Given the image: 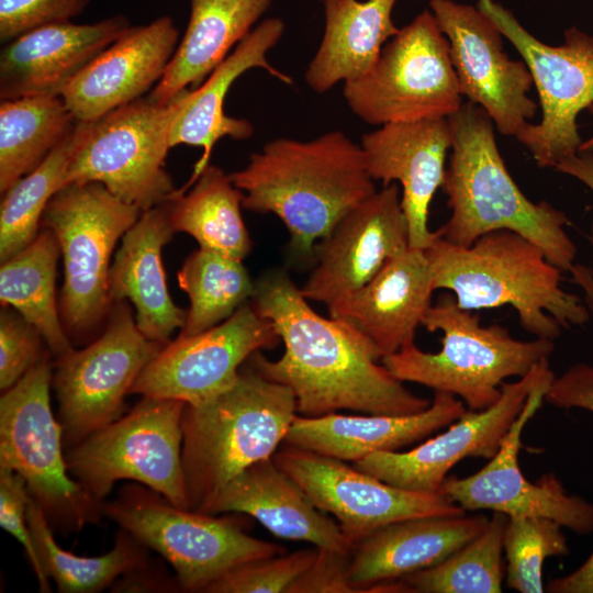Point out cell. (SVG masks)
Here are the masks:
<instances>
[{
    "label": "cell",
    "mask_w": 593,
    "mask_h": 593,
    "mask_svg": "<svg viewBox=\"0 0 593 593\" xmlns=\"http://www.w3.org/2000/svg\"><path fill=\"white\" fill-rule=\"evenodd\" d=\"M309 302L283 269L265 272L251 298L256 310L272 322L284 351L277 360L257 351L247 362L293 392L299 415L317 417L343 410L405 415L430 405L379 363L381 356L361 332L343 320L322 316Z\"/></svg>",
    "instance_id": "cell-1"
},
{
    "label": "cell",
    "mask_w": 593,
    "mask_h": 593,
    "mask_svg": "<svg viewBox=\"0 0 593 593\" xmlns=\"http://www.w3.org/2000/svg\"><path fill=\"white\" fill-rule=\"evenodd\" d=\"M243 208L278 216L300 258H314L317 243L353 208L376 191L360 144L340 131L311 141L276 138L231 172Z\"/></svg>",
    "instance_id": "cell-2"
},
{
    "label": "cell",
    "mask_w": 593,
    "mask_h": 593,
    "mask_svg": "<svg viewBox=\"0 0 593 593\" xmlns=\"http://www.w3.org/2000/svg\"><path fill=\"white\" fill-rule=\"evenodd\" d=\"M448 121L452 143L441 189L451 214L440 235L468 247L486 233L508 230L537 245L559 269L570 271L577 247L566 232L568 216L522 192L499 152L489 114L467 101Z\"/></svg>",
    "instance_id": "cell-3"
},
{
    "label": "cell",
    "mask_w": 593,
    "mask_h": 593,
    "mask_svg": "<svg viewBox=\"0 0 593 593\" xmlns=\"http://www.w3.org/2000/svg\"><path fill=\"white\" fill-rule=\"evenodd\" d=\"M425 253L435 290L451 291L463 310L512 306L521 326L536 338L555 340L562 328L591 317L584 300L562 288V270L515 232L493 231L463 247L437 230Z\"/></svg>",
    "instance_id": "cell-4"
},
{
    "label": "cell",
    "mask_w": 593,
    "mask_h": 593,
    "mask_svg": "<svg viewBox=\"0 0 593 593\" xmlns=\"http://www.w3.org/2000/svg\"><path fill=\"white\" fill-rule=\"evenodd\" d=\"M296 415L293 392L247 361L227 390L202 404H186L182 465L189 510L204 513L235 477L271 458Z\"/></svg>",
    "instance_id": "cell-5"
},
{
    "label": "cell",
    "mask_w": 593,
    "mask_h": 593,
    "mask_svg": "<svg viewBox=\"0 0 593 593\" xmlns=\"http://www.w3.org/2000/svg\"><path fill=\"white\" fill-rule=\"evenodd\" d=\"M422 326L443 333L437 353L413 343L381 362L398 380L452 394L472 411L493 405L506 379L524 377L555 350V340L516 339L499 324L481 325L480 316L459 307L454 295L432 304Z\"/></svg>",
    "instance_id": "cell-6"
},
{
    "label": "cell",
    "mask_w": 593,
    "mask_h": 593,
    "mask_svg": "<svg viewBox=\"0 0 593 593\" xmlns=\"http://www.w3.org/2000/svg\"><path fill=\"white\" fill-rule=\"evenodd\" d=\"M187 91L167 103L144 96L94 121H77L61 188L99 182L142 212L171 200L178 189L165 169V159Z\"/></svg>",
    "instance_id": "cell-7"
},
{
    "label": "cell",
    "mask_w": 593,
    "mask_h": 593,
    "mask_svg": "<svg viewBox=\"0 0 593 593\" xmlns=\"http://www.w3.org/2000/svg\"><path fill=\"white\" fill-rule=\"evenodd\" d=\"M51 351L0 398V468L20 474L53 530L82 529L103 504L70 475L63 428L51 405Z\"/></svg>",
    "instance_id": "cell-8"
},
{
    "label": "cell",
    "mask_w": 593,
    "mask_h": 593,
    "mask_svg": "<svg viewBox=\"0 0 593 593\" xmlns=\"http://www.w3.org/2000/svg\"><path fill=\"white\" fill-rule=\"evenodd\" d=\"M102 511L171 564L181 592L203 593L233 568L284 552L247 534L236 519L178 507L136 482L123 485Z\"/></svg>",
    "instance_id": "cell-9"
},
{
    "label": "cell",
    "mask_w": 593,
    "mask_h": 593,
    "mask_svg": "<svg viewBox=\"0 0 593 593\" xmlns=\"http://www.w3.org/2000/svg\"><path fill=\"white\" fill-rule=\"evenodd\" d=\"M142 213L94 181L67 184L46 205L41 227L52 230L59 244V313L69 338L87 339L109 315L111 255Z\"/></svg>",
    "instance_id": "cell-10"
},
{
    "label": "cell",
    "mask_w": 593,
    "mask_h": 593,
    "mask_svg": "<svg viewBox=\"0 0 593 593\" xmlns=\"http://www.w3.org/2000/svg\"><path fill=\"white\" fill-rule=\"evenodd\" d=\"M186 403L143 396L126 414L66 450L70 475L99 503L120 480L143 484L189 508L182 465Z\"/></svg>",
    "instance_id": "cell-11"
},
{
    "label": "cell",
    "mask_w": 593,
    "mask_h": 593,
    "mask_svg": "<svg viewBox=\"0 0 593 593\" xmlns=\"http://www.w3.org/2000/svg\"><path fill=\"white\" fill-rule=\"evenodd\" d=\"M351 112L371 125L449 118L462 105L448 38L430 11L388 41L373 66L344 82Z\"/></svg>",
    "instance_id": "cell-12"
},
{
    "label": "cell",
    "mask_w": 593,
    "mask_h": 593,
    "mask_svg": "<svg viewBox=\"0 0 593 593\" xmlns=\"http://www.w3.org/2000/svg\"><path fill=\"white\" fill-rule=\"evenodd\" d=\"M163 346L141 332L123 300L112 302L96 339L56 358L52 387L65 450L123 415L126 395Z\"/></svg>",
    "instance_id": "cell-13"
},
{
    "label": "cell",
    "mask_w": 593,
    "mask_h": 593,
    "mask_svg": "<svg viewBox=\"0 0 593 593\" xmlns=\"http://www.w3.org/2000/svg\"><path fill=\"white\" fill-rule=\"evenodd\" d=\"M477 7L521 54L538 92L540 122L527 123L515 137L537 166L555 168L577 155L583 142L577 118L593 103V35L572 26L564 32L562 45L551 46L530 34L501 3L478 0Z\"/></svg>",
    "instance_id": "cell-14"
},
{
    "label": "cell",
    "mask_w": 593,
    "mask_h": 593,
    "mask_svg": "<svg viewBox=\"0 0 593 593\" xmlns=\"http://www.w3.org/2000/svg\"><path fill=\"white\" fill-rule=\"evenodd\" d=\"M272 459L320 511L336 518L353 547L394 522L466 514L441 492L423 493L398 488L346 461L306 449L284 444Z\"/></svg>",
    "instance_id": "cell-15"
},
{
    "label": "cell",
    "mask_w": 593,
    "mask_h": 593,
    "mask_svg": "<svg viewBox=\"0 0 593 593\" xmlns=\"http://www.w3.org/2000/svg\"><path fill=\"white\" fill-rule=\"evenodd\" d=\"M280 342L272 322L247 302L214 327L178 335L164 345L137 377L131 394L202 404L227 390L251 355L273 349Z\"/></svg>",
    "instance_id": "cell-16"
},
{
    "label": "cell",
    "mask_w": 593,
    "mask_h": 593,
    "mask_svg": "<svg viewBox=\"0 0 593 593\" xmlns=\"http://www.w3.org/2000/svg\"><path fill=\"white\" fill-rule=\"evenodd\" d=\"M555 377L550 368L542 373L496 455L468 477L448 475L439 492L466 512L489 510L508 517H544L580 535L593 533L591 502L569 494L555 473L529 481L518 465L523 429L541 406Z\"/></svg>",
    "instance_id": "cell-17"
},
{
    "label": "cell",
    "mask_w": 593,
    "mask_h": 593,
    "mask_svg": "<svg viewBox=\"0 0 593 593\" xmlns=\"http://www.w3.org/2000/svg\"><path fill=\"white\" fill-rule=\"evenodd\" d=\"M429 9L449 41L462 97L481 107L503 135L516 136L538 108L527 96L533 86L527 65L504 53V36L478 7L429 0Z\"/></svg>",
    "instance_id": "cell-18"
},
{
    "label": "cell",
    "mask_w": 593,
    "mask_h": 593,
    "mask_svg": "<svg viewBox=\"0 0 593 593\" xmlns=\"http://www.w3.org/2000/svg\"><path fill=\"white\" fill-rule=\"evenodd\" d=\"M549 359L514 382H504L500 399L480 411L466 412L447 429L406 451L369 455L353 465L389 484L410 491L436 493L450 469L466 458H493L542 373Z\"/></svg>",
    "instance_id": "cell-19"
},
{
    "label": "cell",
    "mask_w": 593,
    "mask_h": 593,
    "mask_svg": "<svg viewBox=\"0 0 593 593\" xmlns=\"http://www.w3.org/2000/svg\"><path fill=\"white\" fill-rule=\"evenodd\" d=\"M409 246L400 187L392 182L348 211L317 243L301 293L329 306L362 288Z\"/></svg>",
    "instance_id": "cell-20"
},
{
    "label": "cell",
    "mask_w": 593,
    "mask_h": 593,
    "mask_svg": "<svg viewBox=\"0 0 593 593\" xmlns=\"http://www.w3.org/2000/svg\"><path fill=\"white\" fill-rule=\"evenodd\" d=\"M448 118L390 123L361 137L367 169L383 186L401 184L410 246L425 249L437 235L428 227L429 206L441 188L451 149Z\"/></svg>",
    "instance_id": "cell-21"
},
{
    "label": "cell",
    "mask_w": 593,
    "mask_h": 593,
    "mask_svg": "<svg viewBox=\"0 0 593 593\" xmlns=\"http://www.w3.org/2000/svg\"><path fill=\"white\" fill-rule=\"evenodd\" d=\"M179 31L169 15L131 26L102 51L64 90L77 121H94L135 101L165 75Z\"/></svg>",
    "instance_id": "cell-22"
},
{
    "label": "cell",
    "mask_w": 593,
    "mask_h": 593,
    "mask_svg": "<svg viewBox=\"0 0 593 593\" xmlns=\"http://www.w3.org/2000/svg\"><path fill=\"white\" fill-rule=\"evenodd\" d=\"M131 26L125 15L114 14L89 24H48L14 38L0 53V101L61 96Z\"/></svg>",
    "instance_id": "cell-23"
},
{
    "label": "cell",
    "mask_w": 593,
    "mask_h": 593,
    "mask_svg": "<svg viewBox=\"0 0 593 593\" xmlns=\"http://www.w3.org/2000/svg\"><path fill=\"white\" fill-rule=\"evenodd\" d=\"M434 291L425 249L409 246L391 257L362 288L327 306V311L361 332L382 359L414 343Z\"/></svg>",
    "instance_id": "cell-24"
},
{
    "label": "cell",
    "mask_w": 593,
    "mask_h": 593,
    "mask_svg": "<svg viewBox=\"0 0 593 593\" xmlns=\"http://www.w3.org/2000/svg\"><path fill=\"white\" fill-rule=\"evenodd\" d=\"M283 32L284 22L280 18L261 21L199 87L188 89L171 127L170 147L182 144L202 147V155L179 192L188 190L210 164L212 149L221 138L247 139L253 136L254 126L248 120L224 112L225 97L238 77L251 68H262L283 83L292 85L291 77L267 59V53L280 41Z\"/></svg>",
    "instance_id": "cell-25"
},
{
    "label": "cell",
    "mask_w": 593,
    "mask_h": 593,
    "mask_svg": "<svg viewBox=\"0 0 593 593\" xmlns=\"http://www.w3.org/2000/svg\"><path fill=\"white\" fill-rule=\"evenodd\" d=\"M467 407L457 396L435 392L430 405L405 415H296L284 444L343 461L356 462L376 452L400 451L423 441L460 417Z\"/></svg>",
    "instance_id": "cell-26"
},
{
    "label": "cell",
    "mask_w": 593,
    "mask_h": 593,
    "mask_svg": "<svg viewBox=\"0 0 593 593\" xmlns=\"http://www.w3.org/2000/svg\"><path fill=\"white\" fill-rule=\"evenodd\" d=\"M489 518L434 515L388 524L353 547L349 579L357 592L433 567L477 537Z\"/></svg>",
    "instance_id": "cell-27"
},
{
    "label": "cell",
    "mask_w": 593,
    "mask_h": 593,
    "mask_svg": "<svg viewBox=\"0 0 593 593\" xmlns=\"http://www.w3.org/2000/svg\"><path fill=\"white\" fill-rule=\"evenodd\" d=\"M174 234L167 202L144 211L123 235L109 272L111 302L128 300L141 332L163 345L187 317L168 292L161 257Z\"/></svg>",
    "instance_id": "cell-28"
},
{
    "label": "cell",
    "mask_w": 593,
    "mask_h": 593,
    "mask_svg": "<svg viewBox=\"0 0 593 593\" xmlns=\"http://www.w3.org/2000/svg\"><path fill=\"white\" fill-rule=\"evenodd\" d=\"M227 512L254 517L279 538L302 540L345 553L353 550L338 523L323 514L272 457L251 465L235 477L204 513Z\"/></svg>",
    "instance_id": "cell-29"
},
{
    "label": "cell",
    "mask_w": 593,
    "mask_h": 593,
    "mask_svg": "<svg viewBox=\"0 0 593 593\" xmlns=\"http://www.w3.org/2000/svg\"><path fill=\"white\" fill-rule=\"evenodd\" d=\"M322 1L324 33L304 76L317 93L365 75L400 30L392 20L398 0Z\"/></svg>",
    "instance_id": "cell-30"
},
{
    "label": "cell",
    "mask_w": 593,
    "mask_h": 593,
    "mask_svg": "<svg viewBox=\"0 0 593 593\" xmlns=\"http://www.w3.org/2000/svg\"><path fill=\"white\" fill-rule=\"evenodd\" d=\"M271 3L272 0H190L184 34L149 96L167 103L180 91L199 87L248 35Z\"/></svg>",
    "instance_id": "cell-31"
},
{
    "label": "cell",
    "mask_w": 593,
    "mask_h": 593,
    "mask_svg": "<svg viewBox=\"0 0 593 593\" xmlns=\"http://www.w3.org/2000/svg\"><path fill=\"white\" fill-rule=\"evenodd\" d=\"M243 197L230 174L209 164L188 190H177L167 202L170 224L201 248L244 260L253 240L242 215Z\"/></svg>",
    "instance_id": "cell-32"
},
{
    "label": "cell",
    "mask_w": 593,
    "mask_h": 593,
    "mask_svg": "<svg viewBox=\"0 0 593 593\" xmlns=\"http://www.w3.org/2000/svg\"><path fill=\"white\" fill-rule=\"evenodd\" d=\"M60 248L56 235L41 227L36 237L1 262L0 301L11 306L43 336L55 358L74 349L56 302L55 279Z\"/></svg>",
    "instance_id": "cell-33"
},
{
    "label": "cell",
    "mask_w": 593,
    "mask_h": 593,
    "mask_svg": "<svg viewBox=\"0 0 593 593\" xmlns=\"http://www.w3.org/2000/svg\"><path fill=\"white\" fill-rule=\"evenodd\" d=\"M77 120L61 96L0 102V192L36 169Z\"/></svg>",
    "instance_id": "cell-34"
},
{
    "label": "cell",
    "mask_w": 593,
    "mask_h": 593,
    "mask_svg": "<svg viewBox=\"0 0 593 593\" xmlns=\"http://www.w3.org/2000/svg\"><path fill=\"white\" fill-rule=\"evenodd\" d=\"M27 523L41 564L61 593H96L148 560V548L120 528L113 548L98 557H81L55 540L38 504L30 496Z\"/></svg>",
    "instance_id": "cell-35"
},
{
    "label": "cell",
    "mask_w": 593,
    "mask_h": 593,
    "mask_svg": "<svg viewBox=\"0 0 593 593\" xmlns=\"http://www.w3.org/2000/svg\"><path fill=\"white\" fill-rule=\"evenodd\" d=\"M189 298V310L179 335L202 333L232 316L255 293L254 282L243 260L199 247L177 275Z\"/></svg>",
    "instance_id": "cell-36"
},
{
    "label": "cell",
    "mask_w": 593,
    "mask_h": 593,
    "mask_svg": "<svg viewBox=\"0 0 593 593\" xmlns=\"http://www.w3.org/2000/svg\"><path fill=\"white\" fill-rule=\"evenodd\" d=\"M508 516L493 512L485 528L439 563L399 579L414 593H501Z\"/></svg>",
    "instance_id": "cell-37"
},
{
    "label": "cell",
    "mask_w": 593,
    "mask_h": 593,
    "mask_svg": "<svg viewBox=\"0 0 593 593\" xmlns=\"http://www.w3.org/2000/svg\"><path fill=\"white\" fill-rule=\"evenodd\" d=\"M75 127L76 124L67 137L36 169L19 179L1 194V262L29 245L38 234L45 208L63 186L64 175L75 146Z\"/></svg>",
    "instance_id": "cell-38"
},
{
    "label": "cell",
    "mask_w": 593,
    "mask_h": 593,
    "mask_svg": "<svg viewBox=\"0 0 593 593\" xmlns=\"http://www.w3.org/2000/svg\"><path fill=\"white\" fill-rule=\"evenodd\" d=\"M503 550L506 586L519 593H542L545 560L570 551L562 526L549 518L529 516L508 517Z\"/></svg>",
    "instance_id": "cell-39"
},
{
    "label": "cell",
    "mask_w": 593,
    "mask_h": 593,
    "mask_svg": "<svg viewBox=\"0 0 593 593\" xmlns=\"http://www.w3.org/2000/svg\"><path fill=\"white\" fill-rule=\"evenodd\" d=\"M316 551L315 547L247 561L212 582L203 593H288Z\"/></svg>",
    "instance_id": "cell-40"
},
{
    "label": "cell",
    "mask_w": 593,
    "mask_h": 593,
    "mask_svg": "<svg viewBox=\"0 0 593 593\" xmlns=\"http://www.w3.org/2000/svg\"><path fill=\"white\" fill-rule=\"evenodd\" d=\"M37 328L18 311L2 306L0 313V390L12 388L49 351Z\"/></svg>",
    "instance_id": "cell-41"
},
{
    "label": "cell",
    "mask_w": 593,
    "mask_h": 593,
    "mask_svg": "<svg viewBox=\"0 0 593 593\" xmlns=\"http://www.w3.org/2000/svg\"><path fill=\"white\" fill-rule=\"evenodd\" d=\"M91 0H0V41L9 43L37 27L68 22Z\"/></svg>",
    "instance_id": "cell-42"
},
{
    "label": "cell",
    "mask_w": 593,
    "mask_h": 593,
    "mask_svg": "<svg viewBox=\"0 0 593 593\" xmlns=\"http://www.w3.org/2000/svg\"><path fill=\"white\" fill-rule=\"evenodd\" d=\"M30 496L26 483L20 474L0 468V526L23 546L40 592L48 593L52 591L51 580L41 564L27 523Z\"/></svg>",
    "instance_id": "cell-43"
},
{
    "label": "cell",
    "mask_w": 593,
    "mask_h": 593,
    "mask_svg": "<svg viewBox=\"0 0 593 593\" xmlns=\"http://www.w3.org/2000/svg\"><path fill=\"white\" fill-rule=\"evenodd\" d=\"M349 556L317 548L314 560L293 581L288 593H356L349 579Z\"/></svg>",
    "instance_id": "cell-44"
},
{
    "label": "cell",
    "mask_w": 593,
    "mask_h": 593,
    "mask_svg": "<svg viewBox=\"0 0 593 593\" xmlns=\"http://www.w3.org/2000/svg\"><path fill=\"white\" fill-rule=\"evenodd\" d=\"M545 401L560 409H581L593 414V366L579 362L550 383Z\"/></svg>",
    "instance_id": "cell-45"
},
{
    "label": "cell",
    "mask_w": 593,
    "mask_h": 593,
    "mask_svg": "<svg viewBox=\"0 0 593 593\" xmlns=\"http://www.w3.org/2000/svg\"><path fill=\"white\" fill-rule=\"evenodd\" d=\"M111 588L113 592H181L176 575L152 567L149 559L119 578Z\"/></svg>",
    "instance_id": "cell-46"
},
{
    "label": "cell",
    "mask_w": 593,
    "mask_h": 593,
    "mask_svg": "<svg viewBox=\"0 0 593 593\" xmlns=\"http://www.w3.org/2000/svg\"><path fill=\"white\" fill-rule=\"evenodd\" d=\"M545 591L549 593H593V552L573 572L550 580Z\"/></svg>",
    "instance_id": "cell-47"
},
{
    "label": "cell",
    "mask_w": 593,
    "mask_h": 593,
    "mask_svg": "<svg viewBox=\"0 0 593 593\" xmlns=\"http://www.w3.org/2000/svg\"><path fill=\"white\" fill-rule=\"evenodd\" d=\"M555 168L564 175L575 178L593 192V153H578L577 155L560 161Z\"/></svg>",
    "instance_id": "cell-48"
},
{
    "label": "cell",
    "mask_w": 593,
    "mask_h": 593,
    "mask_svg": "<svg viewBox=\"0 0 593 593\" xmlns=\"http://www.w3.org/2000/svg\"><path fill=\"white\" fill-rule=\"evenodd\" d=\"M571 281L583 291V300L593 317V272L592 268L582 264H574L569 271Z\"/></svg>",
    "instance_id": "cell-49"
},
{
    "label": "cell",
    "mask_w": 593,
    "mask_h": 593,
    "mask_svg": "<svg viewBox=\"0 0 593 593\" xmlns=\"http://www.w3.org/2000/svg\"><path fill=\"white\" fill-rule=\"evenodd\" d=\"M589 111L593 115V103L589 107ZM578 153H593V135L589 139L582 142Z\"/></svg>",
    "instance_id": "cell-50"
}]
</instances>
